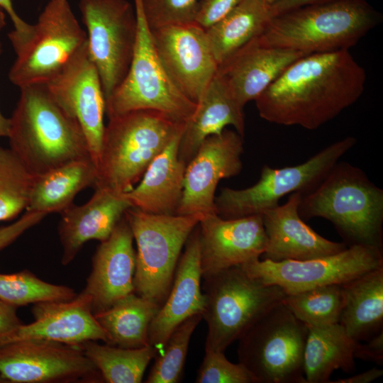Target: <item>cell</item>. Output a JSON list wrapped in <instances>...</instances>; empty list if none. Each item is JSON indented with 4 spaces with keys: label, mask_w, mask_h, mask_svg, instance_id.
<instances>
[{
    "label": "cell",
    "mask_w": 383,
    "mask_h": 383,
    "mask_svg": "<svg viewBox=\"0 0 383 383\" xmlns=\"http://www.w3.org/2000/svg\"><path fill=\"white\" fill-rule=\"evenodd\" d=\"M202 318L201 313L191 316L172 332L162 352L155 357L147 383H177L179 381L191 337Z\"/></svg>",
    "instance_id": "cell-36"
},
{
    "label": "cell",
    "mask_w": 383,
    "mask_h": 383,
    "mask_svg": "<svg viewBox=\"0 0 383 383\" xmlns=\"http://www.w3.org/2000/svg\"><path fill=\"white\" fill-rule=\"evenodd\" d=\"M184 128L152 160L140 183L124 194L132 207L158 215H175L180 204L187 164L179 157Z\"/></svg>",
    "instance_id": "cell-25"
},
{
    "label": "cell",
    "mask_w": 383,
    "mask_h": 383,
    "mask_svg": "<svg viewBox=\"0 0 383 383\" xmlns=\"http://www.w3.org/2000/svg\"><path fill=\"white\" fill-rule=\"evenodd\" d=\"M134 7L138 33L133 55L124 79L106 101V113L109 118L136 110H152L186 123L197 104L179 90L165 68L145 18L142 0H134Z\"/></svg>",
    "instance_id": "cell-8"
},
{
    "label": "cell",
    "mask_w": 383,
    "mask_h": 383,
    "mask_svg": "<svg viewBox=\"0 0 383 383\" xmlns=\"http://www.w3.org/2000/svg\"><path fill=\"white\" fill-rule=\"evenodd\" d=\"M197 383H258L241 363L230 362L223 352L205 351L196 377Z\"/></svg>",
    "instance_id": "cell-38"
},
{
    "label": "cell",
    "mask_w": 383,
    "mask_h": 383,
    "mask_svg": "<svg viewBox=\"0 0 383 383\" xmlns=\"http://www.w3.org/2000/svg\"><path fill=\"white\" fill-rule=\"evenodd\" d=\"M240 266L264 284L278 286L291 294L323 285L343 284L383 267V255L381 249L353 245L338 253L306 260L257 258Z\"/></svg>",
    "instance_id": "cell-13"
},
{
    "label": "cell",
    "mask_w": 383,
    "mask_h": 383,
    "mask_svg": "<svg viewBox=\"0 0 383 383\" xmlns=\"http://www.w3.org/2000/svg\"><path fill=\"white\" fill-rule=\"evenodd\" d=\"M33 175L16 155L0 146V221L26 209Z\"/></svg>",
    "instance_id": "cell-35"
},
{
    "label": "cell",
    "mask_w": 383,
    "mask_h": 383,
    "mask_svg": "<svg viewBox=\"0 0 383 383\" xmlns=\"http://www.w3.org/2000/svg\"><path fill=\"white\" fill-rule=\"evenodd\" d=\"M87 49L106 101L124 79L138 33L135 7L126 0H80Z\"/></svg>",
    "instance_id": "cell-12"
},
{
    "label": "cell",
    "mask_w": 383,
    "mask_h": 383,
    "mask_svg": "<svg viewBox=\"0 0 383 383\" xmlns=\"http://www.w3.org/2000/svg\"><path fill=\"white\" fill-rule=\"evenodd\" d=\"M6 25V16L3 10L0 9V31ZM2 52L1 44L0 43V55ZM10 130V118L5 117L0 111V137H8Z\"/></svg>",
    "instance_id": "cell-46"
},
{
    "label": "cell",
    "mask_w": 383,
    "mask_h": 383,
    "mask_svg": "<svg viewBox=\"0 0 383 383\" xmlns=\"http://www.w3.org/2000/svg\"><path fill=\"white\" fill-rule=\"evenodd\" d=\"M196 104L179 144V157L187 165L207 137L221 133L227 126H233L242 137L245 135L243 109L217 72Z\"/></svg>",
    "instance_id": "cell-26"
},
{
    "label": "cell",
    "mask_w": 383,
    "mask_h": 383,
    "mask_svg": "<svg viewBox=\"0 0 383 383\" xmlns=\"http://www.w3.org/2000/svg\"><path fill=\"white\" fill-rule=\"evenodd\" d=\"M131 207L124 194L96 187L87 202L80 206L72 204L62 211L58 225L62 264L65 266L72 262L87 241L107 239Z\"/></svg>",
    "instance_id": "cell-24"
},
{
    "label": "cell",
    "mask_w": 383,
    "mask_h": 383,
    "mask_svg": "<svg viewBox=\"0 0 383 383\" xmlns=\"http://www.w3.org/2000/svg\"><path fill=\"white\" fill-rule=\"evenodd\" d=\"M243 0H199L195 23L206 30L227 16Z\"/></svg>",
    "instance_id": "cell-39"
},
{
    "label": "cell",
    "mask_w": 383,
    "mask_h": 383,
    "mask_svg": "<svg viewBox=\"0 0 383 383\" xmlns=\"http://www.w3.org/2000/svg\"><path fill=\"white\" fill-rule=\"evenodd\" d=\"M8 38L16 55L9 79L19 88L47 84L87 43L67 0H50L28 33Z\"/></svg>",
    "instance_id": "cell-7"
},
{
    "label": "cell",
    "mask_w": 383,
    "mask_h": 383,
    "mask_svg": "<svg viewBox=\"0 0 383 383\" xmlns=\"http://www.w3.org/2000/svg\"><path fill=\"white\" fill-rule=\"evenodd\" d=\"M307 328L303 365L306 383H329L335 370H355V353L359 342L340 323Z\"/></svg>",
    "instance_id": "cell-29"
},
{
    "label": "cell",
    "mask_w": 383,
    "mask_h": 383,
    "mask_svg": "<svg viewBox=\"0 0 383 383\" xmlns=\"http://www.w3.org/2000/svg\"><path fill=\"white\" fill-rule=\"evenodd\" d=\"M306 54L262 45L256 38L219 65L217 73L238 105L255 100L293 62Z\"/></svg>",
    "instance_id": "cell-23"
},
{
    "label": "cell",
    "mask_w": 383,
    "mask_h": 383,
    "mask_svg": "<svg viewBox=\"0 0 383 383\" xmlns=\"http://www.w3.org/2000/svg\"><path fill=\"white\" fill-rule=\"evenodd\" d=\"M160 308L133 292L94 316L106 334V344L140 348L150 345V326Z\"/></svg>",
    "instance_id": "cell-31"
},
{
    "label": "cell",
    "mask_w": 383,
    "mask_h": 383,
    "mask_svg": "<svg viewBox=\"0 0 383 383\" xmlns=\"http://www.w3.org/2000/svg\"><path fill=\"white\" fill-rule=\"evenodd\" d=\"M301 195L293 192L286 203L262 213L267 236L263 259L306 260L333 255L348 247L323 238L305 223L298 211Z\"/></svg>",
    "instance_id": "cell-21"
},
{
    "label": "cell",
    "mask_w": 383,
    "mask_h": 383,
    "mask_svg": "<svg viewBox=\"0 0 383 383\" xmlns=\"http://www.w3.org/2000/svg\"><path fill=\"white\" fill-rule=\"evenodd\" d=\"M78 345L107 383L141 382L147 366L157 354L150 345L140 348H123L87 340Z\"/></svg>",
    "instance_id": "cell-32"
},
{
    "label": "cell",
    "mask_w": 383,
    "mask_h": 383,
    "mask_svg": "<svg viewBox=\"0 0 383 383\" xmlns=\"http://www.w3.org/2000/svg\"><path fill=\"white\" fill-rule=\"evenodd\" d=\"M16 309V306L0 299V335L23 323L17 316Z\"/></svg>",
    "instance_id": "cell-42"
},
{
    "label": "cell",
    "mask_w": 383,
    "mask_h": 383,
    "mask_svg": "<svg viewBox=\"0 0 383 383\" xmlns=\"http://www.w3.org/2000/svg\"><path fill=\"white\" fill-rule=\"evenodd\" d=\"M343 308L339 323L355 340L382 330L383 267L341 284Z\"/></svg>",
    "instance_id": "cell-28"
},
{
    "label": "cell",
    "mask_w": 383,
    "mask_h": 383,
    "mask_svg": "<svg viewBox=\"0 0 383 383\" xmlns=\"http://www.w3.org/2000/svg\"><path fill=\"white\" fill-rule=\"evenodd\" d=\"M355 358L373 362L379 365L383 363V330L370 338L364 344L359 342L355 353Z\"/></svg>",
    "instance_id": "cell-41"
},
{
    "label": "cell",
    "mask_w": 383,
    "mask_h": 383,
    "mask_svg": "<svg viewBox=\"0 0 383 383\" xmlns=\"http://www.w3.org/2000/svg\"><path fill=\"white\" fill-rule=\"evenodd\" d=\"M383 374V370L377 367H372L367 371L355 374L346 378L338 379L335 381H331L333 383H370ZM330 382V383H331Z\"/></svg>",
    "instance_id": "cell-45"
},
{
    "label": "cell",
    "mask_w": 383,
    "mask_h": 383,
    "mask_svg": "<svg viewBox=\"0 0 383 383\" xmlns=\"http://www.w3.org/2000/svg\"><path fill=\"white\" fill-rule=\"evenodd\" d=\"M125 216L137 245L134 292L161 306L182 250L204 216L152 214L131 207Z\"/></svg>",
    "instance_id": "cell-9"
},
{
    "label": "cell",
    "mask_w": 383,
    "mask_h": 383,
    "mask_svg": "<svg viewBox=\"0 0 383 383\" xmlns=\"http://www.w3.org/2000/svg\"><path fill=\"white\" fill-rule=\"evenodd\" d=\"M332 0H279L271 6L272 16L301 6Z\"/></svg>",
    "instance_id": "cell-44"
},
{
    "label": "cell",
    "mask_w": 383,
    "mask_h": 383,
    "mask_svg": "<svg viewBox=\"0 0 383 383\" xmlns=\"http://www.w3.org/2000/svg\"><path fill=\"white\" fill-rule=\"evenodd\" d=\"M365 82L349 50L312 53L290 64L255 101L270 123L315 130L355 104Z\"/></svg>",
    "instance_id": "cell-1"
},
{
    "label": "cell",
    "mask_w": 383,
    "mask_h": 383,
    "mask_svg": "<svg viewBox=\"0 0 383 383\" xmlns=\"http://www.w3.org/2000/svg\"><path fill=\"white\" fill-rule=\"evenodd\" d=\"M262 1L268 4L269 5L272 6V4H274L275 2H277L279 0H262Z\"/></svg>",
    "instance_id": "cell-47"
},
{
    "label": "cell",
    "mask_w": 383,
    "mask_h": 383,
    "mask_svg": "<svg viewBox=\"0 0 383 383\" xmlns=\"http://www.w3.org/2000/svg\"><path fill=\"white\" fill-rule=\"evenodd\" d=\"M199 0H142L145 18L151 30L195 23Z\"/></svg>",
    "instance_id": "cell-37"
},
{
    "label": "cell",
    "mask_w": 383,
    "mask_h": 383,
    "mask_svg": "<svg viewBox=\"0 0 383 383\" xmlns=\"http://www.w3.org/2000/svg\"><path fill=\"white\" fill-rule=\"evenodd\" d=\"M34 321L21 324L0 335V347L13 343L48 340L78 345L87 340L107 343V336L91 309L90 297L82 292L66 301L33 304Z\"/></svg>",
    "instance_id": "cell-19"
},
{
    "label": "cell",
    "mask_w": 383,
    "mask_h": 383,
    "mask_svg": "<svg viewBox=\"0 0 383 383\" xmlns=\"http://www.w3.org/2000/svg\"><path fill=\"white\" fill-rule=\"evenodd\" d=\"M198 226L202 278L260 258L265 250L262 214L233 219L209 214Z\"/></svg>",
    "instance_id": "cell-18"
},
{
    "label": "cell",
    "mask_w": 383,
    "mask_h": 383,
    "mask_svg": "<svg viewBox=\"0 0 383 383\" xmlns=\"http://www.w3.org/2000/svg\"><path fill=\"white\" fill-rule=\"evenodd\" d=\"M151 33L157 54L174 84L197 103L218 69L206 30L189 23L152 29Z\"/></svg>",
    "instance_id": "cell-17"
},
{
    "label": "cell",
    "mask_w": 383,
    "mask_h": 383,
    "mask_svg": "<svg viewBox=\"0 0 383 383\" xmlns=\"http://www.w3.org/2000/svg\"><path fill=\"white\" fill-rule=\"evenodd\" d=\"M356 143L355 137L347 136L299 165L282 168L265 165L260 179L252 186L243 189H221L215 198L217 214L225 219L262 214L279 205L286 195L296 192L303 195L311 192Z\"/></svg>",
    "instance_id": "cell-11"
},
{
    "label": "cell",
    "mask_w": 383,
    "mask_h": 383,
    "mask_svg": "<svg viewBox=\"0 0 383 383\" xmlns=\"http://www.w3.org/2000/svg\"><path fill=\"white\" fill-rule=\"evenodd\" d=\"M0 379L15 383L104 382L79 345L48 340L0 347Z\"/></svg>",
    "instance_id": "cell-14"
},
{
    "label": "cell",
    "mask_w": 383,
    "mask_h": 383,
    "mask_svg": "<svg viewBox=\"0 0 383 383\" xmlns=\"http://www.w3.org/2000/svg\"><path fill=\"white\" fill-rule=\"evenodd\" d=\"M308 328L281 302L238 340V362L258 383H306L304 353Z\"/></svg>",
    "instance_id": "cell-10"
},
{
    "label": "cell",
    "mask_w": 383,
    "mask_h": 383,
    "mask_svg": "<svg viewBox=\"0 0 383 383\" xmlns=\"http://www.w3.org/2000/svg\"><path fill=\"white\" fill-rule=\"evenodd\" d=\"M184 124L152 110H136L109 118L103 135L94 188L117 194L131 191Z\"/></svg>",
    "instance_id": "cell-5"
},
{
    "label": "cell",
    "mask_w": 383,
    "mask_h": 383,
    "mask_svg": "<svg viewBox=\"0 0 383 383\" xmlns=\"http://www.w3.org/2000/svg\"><path fill=\"white\" fill-rule=\"evenodd\" d=\"M272 17L262 0H243L227 16L206 30L213 55L221 65L265 30Z\"/></svg>",
    "instance_id": "cell-30"
},
{
    "label": "cell",
    "mask_w": 383,
    "mask_h": 383,
    "mask_svg": "<svg viewBox=\"0 0 383 383\" xmlns=\"http://www.w3.org/2000/svg\"><path fill=\"white\" fill-rule=\"evenodd\" d=\"M0 9L9 16L14 30L23 33L30 30L32 24L26 22L18 15L13 7V0H0Z\"/></svg>",
    "instance_id": "cell-43"
},
{
    "label": "cell",
    "mask_w": 383,
    "mask_h": 383,
    "mask_svg": "<svg viewBox=\"0 0 383 383\" xmlns=\"http://www.w3.org/2000/svg\"><path fill=\"white\" fill-rule=\"evenodd\" d=\"M243 137L224 129L207 137L187 165L182 196L177 215L217 213L215 192L224 178L237 176L243 169Z\"/></svg>",
    "instance_id": "cell-15"
},
{
    "label": "cell",
    "mask_w": 383,
    "mask_h": 383,
    "mask_svg": "<svg viewBox=\"0 0 383 383\" xmlns=\"http://www.w3.org/2000/svg\"><path fill=\"white\" fill-rule=\"evenodd\" d=\"M207 325L205 351L223 352L286 296L276 285L265 284L234 266L202 278Z\"/></svg>",
    "instance_id": "cell-6"
},
{
    "label": "cell",
    "mask_w": 383,
    "mask_h": 383,
    "mask_svg": "<svg viewBox=\"0 0 383 383\" xmlns=\"http://www.w3.org/2000/svg\"><path fill=\"white\" fill-rule=\"evenodd\" d=\"M97 170L91 158L74 160L33 176L26 211L61 213L82 189L96 186Z\"/></svg>",
    "instance_id": "cell-27"
},
{
    "label": "cell",
    "mask_w": 383,
    "mask_h": 383,
    "mask_svg": "<svg viewBox=\"0 0 383 383\" xmlns=\"http://www.w3.org/2000/svg\"><path fill=\"white\" fill-rule=\"evenodd\" d=\"M298 211L303 220L331 221L348 246L382 250L383 190L348 162L338 161L313 189L301 195Z\"/></svg>",
    "instance_id": "cell-4"
},
{
    "label": "cell",
    "mask_w": 383,
    "mask_h": 383,
    "mask_svg": "<svg viewBox=\"0 0 383 383\" xmlns=\"http://www.w3.org/2000/svg\"><path fill=\"white\" fill-rule=\"evenodd\" d=\"M282 302L306 326L337 323L343 308L341 284L323 285L287 294Z\"/></svg>",
    "instance_id": "cell-33"
},
{
    "label": "cell",
    "mask_w": 383,
    "mask_h": 383,
    "mask_svg": "<svg viewBox=\"0 0 383 383\" xmlns=\"http://www.w3.org/2000/svg\"><path fill=\"white\" fill-rule=\"evenodd\" d=\"M47 215L39 212L26 211L17 221L0 227V250L4 249Z\"/></svg>",
    "instance_id": "cell-40"
},
{
    "label": "cell",
    "mask_w": 383,
    "mask_h": 383,
    "mask_svg": "<svg viewBox=\"0 0 383 383\" xmlns=\"http://www.w3.org/2000/svg\"><path fill=\"white\" fill-rule=\"evenodd\" d=\"M184 246L169 294L150 326L149 344L156 349L157 355L162 352L169 336L182 322L194 314H202L204 309L199 226L193 230Z\"/></svg>",
    "instance_id": "cell-22"
},
{
    "label": "cell",
    "mask_w": 383,
    "mask_h": 383,
    "mask_svg": "<svg viewBox=\"0 0 383 383\" xmlns=\"http://www.w3.org/2000/svg\"><path fill=\"white\" fill-rule=\"evenodd\" d=\"M76 296L72 288L46 282L27 270L0 273V299L16 307L43 301H66Z\"/></svg>",
    "instance_id": "cell-34"
},
{
    "label": "cell",
    "mask_w": 383,
    "mask_h": 383,
    "mask_svg": "<svg viewBox=\"0 0 383 383\" xmlns=\"http://www.w3.org/2000/svg\"><path fill=\"white\" fill-rule=\"evenodd\" d=\"M45 84L59 104L79 122L96 167L105 129L106 101L87 43L61 72Z\"/></svg>",
    "instance_id": "cell-16"
},
{
    "label": "cell",
    "mask_w": 383,
    "mask_h": 383,
    "mask_svg": "<svg viewBox=\"0 0 383 383\" xmlns=\"http://www.w3.org/2000/svg\"><path fill=\"white\" fill-rule=\"evenodd\" d=\"M20 90L7 138L10 149L33 176L91 158L79 122L59 104L45 84Z\"/></svg>",
    "instance_id": "cell-2"
},
{
    "label": "cell",
    "mask_w": 383,
    "mask_h": 383,
    "mask_svg": "<svg viewBox=\"0 0 383 383\" xmlns=\"http://www.w3.org/2000/svg\"><path fill=\"white\" fill-rule=\"evenodd\" d=\"M133 240L124 214L109 237L96 248L91 270L82 291L91 299L94 315L134 292L136 253Z\"/></svg>",
    "instance_id": "cell-20"
},
{
    "label": "cell",
    "mask_w": 383,
    "mask_h": 383,
    "mask_svg": "<svg viewBox=\"0 0 383 383\" xmlns=\"http://www.w3.org/2000/svg\"><path fill=\"white\" fill-rule=\"evenodd\" d=\"M380 21L366 0H332L272 16L256 39L264 46L306 55L349 50Z\"/></svg>",
    "instance_id": "cell-3"
}]
</instances>
